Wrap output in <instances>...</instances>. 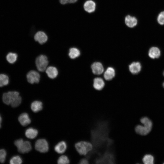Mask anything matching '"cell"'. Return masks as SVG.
<instances>
[{
  "mask_svg": "<svg viewBox=\"0 0 164 164\" xmlns=\"http://www.w3.org/2000/svg\"><path fill=\"white\" fill-rule=\"evenodd\" d=\"M2 101L7 105H10L12 107L19 106L22 101L19 93L16 91H9L4 93L2 95Z\"/></svg>",
  "mask_w": 164,
  "mask_h": 164,
  "instance_id": "6da1fadb",
  "label": "cell"
},
{
  "mask_svg": "<svg viewBox=\"0 0 164 164\" xmlns=\"http://www.w3.org/2000/svg\"><path fill=\"white\" fill-rule=\"evenodd\" d=\"M141 122L143 126L138 125L135 128V131L138 134L145 135L148 134L151 130L152 127V121L148 118L144 117L140 119Z\"/></svg>",
  "mask_w": 164,
  "mask_h": 164,
  "instance_id": "7a4b0ae2",
  "label": "cell"
},
{
  "mask_svg": "<svg viewBox=\"0 0 164 164\" xmlns=\"http://www.w3.org/2000/svg\"><path fill=\"white\" fill-rule=\"evenodd\" d=\"M75 147L78 153L81 155H85L93 148L91 143L86 141H80L77 143Z\"/></svg>",
  "mask_w": 164,
  "mask_h": 164,
  "instance_id": "3957f363",
  "label": "cell"
},
{
  "mask_svg": "<svg viewBox=\"0 0 164 164\" xmlns=\"http://www.w3.org/2000/svg\"><path fill=\"white\" fill-rule=\"evenodd\" d=\"M14 144L17 147L18 151L20 153H28L32 149L30 142L28 141H24L22 139L16 140Z\"/></svg>",
  "mask_w": 164,
  "mask_h": 164,
  "instance_id": "277c9868",
  "label": "cell"
},
{
  "mask_svg": "<svg viewBox=\"0 0 164 164\" xmlns=\"http://www.w3.org/2000/svg\"><path fill=\"white\" fill-rule=\"evenodd\" d=\"M35 63L38 70L43 72L46 70L48 64L47 57L45 55H40L36 58Z\"/></svg>",
  "mask_w": 164,
  "mask_h": 164,
  "instance_id": "5b68a950",
  "label": "cell"
},
{
  "mask_svg": "<svg viewBox=\"0 0 164 164\" xmlns=\"http://www.w3.org/2000/svg\"><path fill=\"white\" fill-rule=\"evenodd\" d=\"M35 147L37 151L42 153H45L49 150V145L48 142L44 139H38L36 142Z\"/></svg>",
  "mask_w": 164,
  "mask_h": 164,
  "instance_id": "8992f818",
  "label": "cell"
},
{
  "mask_svg": "<svg viewBox=\"0 0 164 164\" xmlns=\"http://www.w3.org/2000/svg\"><path fill=\"white\" fill-rule=\"evenodd\" d=\"M27 81L31 84L38 83L40 80V75L37 71L35 70L29 71L26 75Z\"/></svg>",
  "mask_w": 164,
  "mask_h": 164,
  "instance_id": "52a82bcc",
  "label": "cell"
},
{
  "mask_svg": "<svg viewBox=\"0 0 164 164\" xmlns=\"http://www.w3.org/2000/svg\"><path fill=\"white\" fill-rule=\"evenodd\" d=\"M35 40L40 44H43L47 40L48 37L43 32L39 31L37 32L34 36Z\"/></svg>",
  "mask_w": 164,
  "mask_h": 164,
  "instance_id": "ba28073f",
  "label": "cell"
},
{
  "mask_svg": "<svg viewBox=\"0 0 164 164\" xmlns=\"http://www.w3.org/2000/svg\"><path fill=\"white\" fill-rule=\"evenodd\" d=\"M93 73L96 75H100L104 71V67L102 64L100 62H95L91 66Z\"/></svg>",
  "mask_w": 164,
  "mask_h": 164,
  "instance_id": "9c48e42d",
  "label": "cell"
},
{
  "mask_svg": "<svg viewBox=\"0 0 164 164\" xmlns=\"http://www.w3.org/2000/svg\"><path fill=\"white\" fill-rule=\"evenodd\" d=\"M84 8L85 11L89 13L94 12L96 7L95 3L92 0L86 1L84 4Z\"/></svg>",
  "mask_w": 164,
  "mask_h": 164,
  "instance_id": "30bf717a",
  "label": "cell"
},
{
  "mask_svg": "<svg viewBox=\"0 0 164 164\" xmlns=\"http://www.w3.org/2000/svg\"><path fill=\"white\" fill-rule=\"evenodd\" d=\"M125 22L126 25L129 28L134 27L137 24V20L136 18L129 15L125 17Z\"/></svg>",
  "mask_w": 164,
  "mask_h": 164,
  "instance_id": "8fae6325",
  "label": "cell"
},
{
  "mask_svg": "<svg viewBox=\"0 0 164 164\" xmlns=\"http://www.w3.org/2000/svg\"><path fill=\"white\" fill-rule=\"evenodd\" d=\"M129 69L130 71L132 74H137L141 70V65L139 62H133L129 65Z\"/></svg>",
  "mask_w": 164,
  "mask_h": 164,
  "instance_id": "7c38bea8",
  "label": "cell"
},
{
  "mask_svg": "<svg viewBox=\"0 0 164 164\" xmlns=\"http://www.w3.org/2000/svg\"><path fill=\"white\" fill-rule=\"evenodd\" d=\"M18 120L23 126H26L29 124L31 121L29 115L26 113L21 114L19 117Z\"/></svg>",
  "mask_w": 164,
  "mask_h": 164,
  "instance_id": "4fadbf2b",
  "label": "cell"
},
{
  "mask_svg": "<svg viewBox=\"0 0 164 164\" xmlns=\"http://www.w3.org/2000/svg\"><path fill=\"white\" fill-rule=\"evenodd\" d=\"M46 72L48 76L51 79H54L56 77L58 74V71L55 67L50 66L47 68Z\"/></svg>",
  "mask_w": 164,
  "mask_h": 164,
  "instance_id": "5bb4252c",
  "label": "cell"
},
{
  "mask_svg": "<svg viewBox=\"0 0 164 164\" xmlns=\"http://www.w3.org/2000/svg\"><path fill=\"white\" fill-rule=\"evenodd\" d=\"M115 71L114 69L111 67H108L104 73V77L107 80H112L115 76Z\"/></svg>",
  "mask_w": 164,
  "mask_h": 164,
  "instance_id": "9a60e30c",
  "label": "cell"
},
{
  "mask_svg": "<svg viewBox=\"0 0 164 164\" xmlns=\"http://www.w3.org/2000/svg\"><path fill=\"white\" fill-rule=\"evenodd\" d=\"M104 81L101 78L97 77L94 80L93 87L97 90H101L104 87Z\"/></svg>",
  "mask_w": 164,
  "mask_h": 164,
  "instance_id": "2e32d148",
  "label": "cell"
},
{
  "mask_svg": "<svg viewBox=\"0 0 164 164\" xmlns=\"http://www.w3.org/2000/svg\"><path fill=\"white\" fill-rule=\"evenodd\" d=\"M148 55L149 57L152 59L158 58L160 55V51L158 48L153 47L149 49Z\"/></svg>",
  "mask_w": 164,
  "mask_h": 164,
  "instance_id": "e0dca14e",
  "label": "cell"
},
{
  "mask_svg": "<svg viewBox=\"0 0 164 164\" xmlns=\"http://www.w3.org/2000/svg\"><path fill=\"white\" fill-rule=\"evenodd\" d=\"M67 148L66 142L61 141L59 142L54 147L55 151L59 154H62L65 152Z\"/></svg>",
  "mask_w": 164,
  "mask_h": 164,
  "instance_id": "ac0fdd59",
  "label": "cell"
},
{
  "mask_svg": "<svg viewBox=\"0 0 164 164\" xmlns=\"http://www.w3.org/2000/svg\"><path fill=\"white\" fill-rule=\"evenodd\" d=\"M31 108L33 112H37L42 110L43 108L42 103L39 101H34L31 103Z\"/></svg>",
  "mask_w": 164,
  "mask_h": 164,
  "instance_id": "d6986e66",
  "label": "cell"
},
{
  "mask_svg": "<svg viewBox=\"0 0 164 164\" xmlns=\"http://www.w3.org/2000/svg\"><path fill=\"white\" fill-rule=\"evenodd\" d=\"M25 135L28 138L33 139L36 138L38 134V131L32 128L27 129L25 132Z\"/></svg>",
  "mask_w": 164,
  "mask_h": 164,
  "instance_id": "ffe728a7",
  "label": "cell"
},
{
  "mask_svg": "<svg viewBox=\"0 0 164 164\" xmlns=\"http://www.w3.org/2000/svg\"><path fill=\"white\" fill-rule=\"evenodd\" d=\"M80 55V50L76 48L72 47L69 50L68 55L71 59H75L79 57Z\"/></svg>",
  "mask_w": 164,
  "mask_h": 164,
  "instance_id": "44dd1931",
  "label": "cell"
},
{
  "mask_svg": "<svg viewBox=\"0 0 164 164\" xmlns=\"http://www.w3.org/2000/svg\"><path fill=\"white\" fill-rule=\"evenodd\" d=\"M18 58L17 54L15 53L9 52L6 56L7 61L10 64L14 63L17 60Z\"/></svg>",
  "mask_w": 164,
  "mask_h": 164,
  "instance_id": "7402d4cb",
  "label": "cell"
},
{
  "mask_svg": "<svg viewBox=\"0 0 164 164\" xmlns=\"http://www.w3.org/2000/svg\"><path fill=\"white\" fill-rule=\"evenodd\" d=\"M9 82V77L4 74H0V87L7 85Z\"/></svg>",
  "mask_w": 164,
  "mask_h": 164,
  "instance_id": "603a6c76",
  "label": "cell"
},
{
  "mask_svg": "<svg viewBox=\"0 0 164 164\" xmlns=\"http://www.w3.org/2000/svg\"><path fill=\"white\" fill-rule=\"evenodd\" d=\"M142 161L145 164H153L154 163V157L151 155H146L143 157Z\"/></svg>",
  "mask_w": 164,
  "mask_h": 164,
  "instance_id": "cb8c5ba5",
  "label": "cell"
},
{
  "mask_svg": "<svg viewBox=\"0 0 164 164\" xmlns=\"http://www.w3.org/2000/svg\"><path fill=\"white\" fill-rule=\"evenodd\" d=\"M9 162L11 164H20L22 162V160L19 156L16 155L11 159Z\"/></svg>",
  "mask_w": 164,
  "mask_h": 164,
  "instance_id": "d4e9b609",
  "label": "cell"
},
{
  "mask_svg": "<svg viewBox=\"0 0 164 164\" xmlns=\"http://www.w3.org/2000/svg\"><path fill=\"white\" fill-rule=\"evenodd\" d=\"M69 162L68 157L65 155L60 156L57 160V163L59 164H67L69 163Z\"/></svg>",
  "mask_w": 164,
  "mask_h": 164,
  "instance_id": "484cf974",
  "label": "cell"
},
{
  "mask_svg": "<svg viewBox=\"0 0 164 164\" xmlns=\"http://www.w3.org/2000/svg\"><path fill=\"white\" fill-rule=\"evenodd\" d=\"M6 155V151L4 149H0V162L3 163L5 162Z\"/></svg>",
  "mask_w": 164,
  "mask_h": 164,
  "instance_id": "4316f807",
  "label": "cell"
},
{
  "mask_svg": "<svg viewBox=\"0 0 164 164\" xmlns=\"http://www.w3.org/2000/svg\"><path fill=\"white\" fill-rule=\"evenodd\" d=\"M158 22L160 25L164 24V11L161 12L157 17Z\"/></svg>",
  "mask_w": 164,
  "mask_h": 164,
  "instance_id": "83f0119b",
  "label": "cell"
},
{
  "mask_svg": "<svg viewBox=\"0 0 164 164\" xmlns=\"http://www.w3.org/2000/svg\"><path fill=\"white\" fill-rule=\"evenodd\" d=\"M77 0H59L60 3L62 5L68 3H73L76 2Z\"/></svg>",
  "mask_w": 164,
  "mask_h": 164,
  "instance_id": "f1b7e54d",
  "label": "cell"
},
{
  "mask_svg": "<svg viewBox=\"0 0 164 164\" xmlns=\"http://www.w3.org/2000/svg\"><path fill=\"white\" fill-rule=\"evenodd\" d=\"M80 164H88V161L86 159H83L81 160L80 162Z\"/></svg>",
  "mask_w": 164,
  "mask_h": 164,
  "instance_id": "f546056e",
  "label": "cell"
},
{
  "mask_svg": "<svg viewBox=\"0 0 164 164\" xmlns=\"http://www.w3.org/2000/svg\"><path fill=\"white\" fill-rule=\"evenodd\" d=\"M2 117H1V116L0 114V128H1V123H2Z\"/></svg>",
  "mask_w": 164,
  "mask_h": 164,
  "instance_id": "4dcf8cb0",
  "label": "cell"
},
{
  "mask_svg": "<svg viewBox=\"0 0 164 164\" xmlns=\"http://www.w3.org/2000/svg\"><path fill=\"white\" fill-rule=\"evenodd\" d=\"M163 75L164 76V72H163ZM162 85H163V87L164 88V82L163 83Z\"/></svg>",
  "mask_w": 164,
  "mask_h": 164,
  "instance_id": "1f68e13d",
  "label": "cell"
},
{
  "mask_svg": "<svg viewBox=\"0 0 164 164\" xmlns=\"http://www.w3.org/2000/svg\"></svg>",
  "mask_w": 164,
  "mask_h": 164,
  "instance_id": "d6a6232c",
  "label": "cell"
}]
</instances>
